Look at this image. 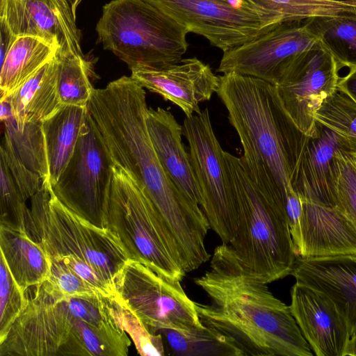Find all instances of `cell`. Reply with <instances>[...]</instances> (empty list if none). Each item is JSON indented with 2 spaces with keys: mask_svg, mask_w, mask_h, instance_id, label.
I'll return each instance as SVG.
<instances>
[{
  "mask_svg": "<svg viewBox=\"0 0 356 356\" xmlns=\"http://www.w3.org/2000/svg\"><path fill=\"white\" fill-rule=\"evenodd\" d=\"M50 261L51 273L49 278L64 294L77 298L105 297L63 263L54 260Z\"/></svg>",
  "mask_w": 356,
  "mask_h": 356,
  "instance_id": "obj_37",
  "label": "cell"
},
{
  "mask_svg": "<svg viewBox=\"0 0 356 356\" xmlns=\"http://www.w3.org/2000/svg\"><path fill=\"white\" fill-rule=\"evenodd\" d=\"M58 50L33 36H18L13 43L0 72L1 95L11 94L44 64Z\"/></svg>",
  "mask_w": 356,
  "mask_h": 356,
  "instance_id": "obj_25",
  "label": "cell"
},
{
  "mask_svg": "<svg viewBox=\"0 0 356 356\" xmlns=\"http://www.w3.org/2000/svg\"><path fill=\"white\" fill-rule=\"evenodd\" d=\"M275 15L281 22L322 16L356 14V3L339 0H249Z\"/></svg>",
  "mask_w": 356,
  "mask_h": 356,
  "instance_id": "obj_31",
  "label": "cell"
},
{
  "mask_svg": "<svg viewBox=\"0 0 356 356\" xmlns=\"http://www.w3.org/2000/svg\"><path fill=\"white\" fill-rule=\"evenodd\" d=\"M194 281L211 300L195 302L200 321L230 339L243 356L314 355L290 307L229 244L216 248L209 270Z\"/></svg>",
  "mask_w": 356,
  "mask_h": 356,
  "instance_id": "obj_2",
  "label": "cell"
},
{
  "mask_svg": "<svg viewBox=\"0 0 356 356\" xmlns=\"http://www.w3.org/2000/svg\"><path fill=\"white\" fill-rule=\"evenodd\" d=\"M219 80L216 93L238 136L245 168L267 199L286 209L307 136L286 112L275 86L235 72Z\"/></svg>",
  "mask_w": 356,
  "mask_h": 356,
  "instance_id": "obj_3",
  "label": "cell"
},
{
  "mask_svg": "<svg viewBox=\"0 0 356 356\" xmlns=\"http://www.w3.org/2000/svg\"><path fill=\"white\" fill-rule=\"evenodd\" d=\"M340 69L319 41L295 58L275 86L286 112L305 136L318 134L315 115L336 90Z\"/></svg>",
  "mask_w": 356,
  "mask_h": 356,
  "instance_id": "obj_13",
  "label": "cell"
},
{
  "mask_svg": "<svg viewBox=\"0 0 356 356\" xmlns=\"http://www.w3.org/2000/svg\"><path fill=\"white\" fill-rule=\"evenodd\" d=\"M115 290L117 296L152 333L203 325L195 302L186 295L181 282L168 279L141 262L128 259Z\"/></svg>",
  "mask_w": 356,
  "mask_h": 356,
  "instance_id": "obj_11",
  "label": "cell"
},
{
  "mask_svg": "<svg viewBox=\"0 0 356 356\" xmlns=\"http://www.w3.org/2000/svg\"><path fill=\"white\" fill-rule=\"evenodd\" d=\"M291 275L330 298L346 321L350 337L356 332L355 255L297 257Z\"/></svg>",
  "mask_w": 356,
  "mask_h": 356,
  "instance_id": "obj_18",
  "label": "cell"
},
{
  "mask_svg": "<svg viewBox=\"0 0 356 356\" xmlns=\"http://www.w3.org/2000/svg\"><path fill=\"white\" fill-rule=\"evenodd\" d=\"M318 42L304 20L282 22L223 52L217 72L253 76L276 86L295 58Z\"/></svg>",
  "mask_w": 356,
  "mask_h": 356,
  "instance_id": "obj_14",
  "label": "cell"
},
{
  "mask_svg": "<svg viewBox=\"0 0 356 356\" xmlns=\"http://www.w3.org/2000/svg\"><path fill=\"white\" fill-rule=\"evenodd\" d=\"M88 111L115 163L124 169L151 200L176 244L199 238L209 221L200 206L179 190L165 173L149 138L146 93L131 76L94 89Z\"/></svg>",
  "mask_w": 356,
  "mask_h": 356,
  "instance_id": "obj_1",
  "label": "cell"
},
{
  "mask_svg": "<svg viewBox=\"0 0 356 356\" xmlns=\"http://www.w3.org/2000/svg\"><path fill=\"white\" fill-rule=\"evenodd\" d=\"M27 304L0 341V356L71 355L65 295L48 278L25 291Z\"/></svg>",
  "mask_w": 356,
  "mask_h": 356,
  "instance_id": "obj_12",
  "label": "cell"
},
{
  "mask_svg": "<svg viewBox=\"0 0 356 356\" xmlns=\"http://www.w3.org/2000/svg\"><path fill=\"white\" fill-rule=\"evenodd\" d=\"M106 300L114 318L133 340L138 354L144 356L165 355L161 333H152L117 295Z\"/></svg>",
  "mask_w": 356,
  "mask_h": 356,
  "instance_id": "obj_33",
  "label": "cell"
},
{
  "mask_svg": "<svg viewBox=\"0 0 356 356\" xmlns=\"http://www.w3.org/2000/svg\"><path fill=\"white\" fill-rule=\"evenodd\" d=\"M225 156L238 205V229L229 245L268 284L291 275L297 255L286 209L259 191L241 158Z\"/></svg>",
  "mask_w": 356,
  "mask_h": 356,
  "instance_id": "obj_5",
  "label": "cell"
},
{
  "mask_svg": "<svg viewBox=\"0 0 356 356\" xmlns=\"http://www.w3.org/2000/svg\"><path fill=\"white\" fill-rule=\"evenodd\" d=\"M338 86L344 88L356 99V65L349 68L345 76H340Z\"/></svg>",
  "mask_w": 356,
  "mask_h": 356,
  "instance_id": "obj_39",
  "label": "cell"
},
{
  "mask_svg": "<svg viewBox=\"0 0 356 356\" xmlns=\"http://www.w3.org/2000/svg\"><path fill=\"white\" fill-rule=\"evenodd\" d=\"M115 163L89 111L70 160L51 186L67 209L97 227L106 229Z\"/></svg>",
  "mask_w": 356,
  "mask_h": 356,
  "instance_id": "obj_9",
  "label": "cell"
},
{
  "mask_svg": "<svg viewBox=\"0 0 356 356\" xmlns=\"http://www.w3.org/2000/svg\"><path fill=\"white\" fill-rule=\"evenodd\" d=\"M63 3L70 6L67 0H60ZM71 7V6H70Z\"/></svg>",
  "mask_w": 356,
  "mask_h": 356,
  "instance_id": "obj_42",
  "label": "cell"
},
{
  "mask_svg": "<svg viewBox=\"0 0 356 356\" xmlns=\"http://www.w3.org/2000/svg\"><path fill=\"white\" fill-rule=\"evenodd\" d=\"M0 341L27 304L25 293L11 275L4 257L0 256Z\"/></svg>",
  "mask_w": 356,
  "mask_h": 356,
  "instance_id": "obj_35",
  "label": "cell"
},
{
  "mask_svg": "<svg viewBox=\"0 0 356 356\" xmlns=\"http://www.w3.org/2000/svg\"><path fill=\"white\" fill-rule=\"evenodd\" d=\"M315 120L334 131L346 149L356 152V99L338 86L316 112Z\"/></svg>",
  "mask_w": 356,
  "mask_h": 356,
  "instance_id": "obj_30",
  "label": "cell"
},
{
  "mask_svg": "<svg viewBox=\"0 0 356 356\" xmlns=\"http://www.w3.org/2000/svg\"><path fill=\"white\" fill-rule=\"evenodd\" d=\"M332 184L334 207L356 229V152L339 149L335 152Z\"/></svg>",
  "mask_w": 356,
  "mask_h": 356,
  "instance_id": "obj_32",
  "label": "cell"
},
{
  "mask_svg": "<svg viewBox=\"0 0 356 356\" xmlns=\"http://www.w3.org/2000/svg\"><path fill=\"white\" fill-rule=\"evenodd\" d=\"M304 21L340 68L356 65V14L314 17Z\"/></svg>",
  "mask_w": 356,
  "mask_h": 356,
  "instance_id": "obj_26",
  "label": "cell"
},
{
  "mask_svg": "<svg viewBox=\"0 0 356 356\" xmlns=\"http://www.w3.org/2000/svg\"><path fill=\"white\" fill-rule=\"evenodd\" d=\"M106 225L122 243L129 259L181 282L186 273L175 243L146 193L118 165L113 167Z\"/></svg>",
  "mask_w": 356,
  "mask_h": 356,
  "instance_id": "obj_7",
  "label": "cell"
},
{
  "mask_svg": "<svg viewBox=\"0 0 356 356\" xmlns=\"http://www.w3.org/2000/svg\"><path fill=\"white\" fill-rule=\"evenodd\" d=\"M141 87L179 106L186 117L201 113L200 104L218 91L220 80L209 65L195 57L159 68L131 70Z\"/></svg>",
  "mask_w": 356,
  "mask_h": 356,
  "instance_id": "obj_16",
  "label": "cell"
},
{
  "mask_svg": "<svg viewBox=\"0 0 356 356\" xmlns=\"http://www.w3.org/2000/svg\"><path fill=\"white\" fill-rule=\"evenodd\" d=\"M302 204L297 257L356 256V229L341 211L305 200Z\"/></svg>",
  "mask_w": 356,
  "mask_h": 356,
  "instance_id": "obj_19",
  "label": "cell"
},
{
  "mask_svg": "<svg viewBox=\"0 0 356 356\" xmlns=\"http://www.w3.org/2000/svg\"><path fill=\"white\" fill-rule=\"evenodd\" d=\"M223 52L267 33L280 19L249 0H143Z\"/></svg>",
  "mask_w": 356,
  "mask_h": 356,
  "instance_id": "obj_10",
  "label": "cell"
},
{
  "mask_svg": "<svg viewBox=\"0 0 356 356\" xmlns=\"http://www.w3.org/2000/svg\"><path fill=\"white\" fill-rule=\"evenodd\" d=\"M88 107L62 105L42 122L49 170V183L56 184L75 149Z\"/></svg>",
  "mask_w": 356,
  "mask_h": 356,
  "instance_id": "obj_24",
  "label": "cell"
},
{
  "mask_svg": "<svg viewBox=\"0 0 356 356\" xmlns=\"http://www.w3.org/2000/svg\"><path fill=\"white\" fill-rule=\"evenodd\" d=\"M26 201L6 164L0 159V225L27 231L29 208Z\"/></svg>",
  "mask_w": 356,
  "mask_h": 356,
  "instance_id": "obj_34",
  "label": "cell"
},
{
  "mask_svg": "<svg viewBox=\"0 0 356 356\" xmlns=\"http://www.w3.org/2000/svg\"><path fill=\"white\" fill-rule=\"evenodd\" d=\"M339 149L347 150L341 138L318 123L316 136L306 139L293 181L302 200L335 207L332 177L334 154Z\"/></svg>",
  "mask_w": 356,
  "mask_h": 356,
  "instance_id": "obj_20",
  "label": "cell"
},
{
  "mask_svg": "<svg viewBox=\"0 0 356 356\" xmlns=\"http://www.w3.org/2000/svg\"><path fill=\"white\" fill-rule=\"evenodd\" d=\"M173 355L180 356H243L240 348L218 331L203 325L188 330L160 331Z\"/></svg>",
  "mask_w": 356,
  "mask_h": 356,
  "instance_id": "obj_27",
  "label": "cell"
},
{
  "mask_svg": "<svg viewBox=\"0 0 356 356\" xmlns=\"http://www.w3.org/2000/svg\"><path fill=\"white\" fill-rule=\"evenodd\" d=\"M145 121L152 145L165 173L179 190L201 207L200 189L189 152L182 141L183 126L170 111L161 107L148 108Z\"/></svg>",
  "mask_w": 356,
  "mask_h": 356,
  "instance_id": "obj_21",
  "label": "cell"
},
{
  "mask_svg": "<svg viewBox=\"0 0 356 356\" xmlns=\"http://www.w3.org/2000/svg\"><path fill=\"white\" fill-rule=\"evenodd\" d=\"M0 248L13 279L24 293L49 277L50 259L27 231L1 225Z\"/></svg>",
  "mask_w": 356,
  "mask_h": 356,
  "instance_id": "obj_23",
  "label": "cell"
},
{
  "mask_svg": "<svg viewBox=\"0 0 356 356\" xmlns=\"http://www.w3.org/2000/svg\"><path fill=\"white\" fill-rule=\"evenodd\" d=\"M0 159L6 164L26 200L31 199L40 188L42 178L23 162L4 136L0 147Z\"/></svg>",
  "mask_w": 356,
  "mask_h": 356,
  "instance_id": "obj_36",
  "label": "cell"
},
{
  "mask_svg": "<svg viewBox=\"0 0 356 356\" xmlns=\"http://www.w3.org/2000/svg\"><path fill=\"white\" fill-rule=\"evenodd\" d=\"M182 126L202 195L201 208L222 243L229 244L238 229V200L225 151L215 135L208 108L186 116Z\"/></svg>",
  "mask_w": 356,
  "mask_h": 356,
  "instance_id": "obj_8",
  "label": "cell"
},
{
  "mask_svg": "<svg viewBox=\"0 0 356 356\" xmlns=\"http://www.w3.org/2000/svg\"><path fill=\"white\" fill-rule=\"evenodd\" d=\"M4 137L15 152L43 181L49 182V170L42 122H28L19 125L13 113L4 120Z\"/></svg>",
  "mask_w": 356,
  "mask_h": 356,
  "instance_id": "obj_28",
  "label": "cell"
},
{
  "mask_svg": "<svg viewBox=\"0 0 356 356\" xmlns=\"http://www.w3.org/2000/svg\"><path fill=\"white\" fill-rule=\"evenodd\" d=\"M0 65H1L10 47L17 38L13 34L6 19L2 17H0Z\"/></svg>",
  "mask_w": 356,
  "mask_h": 356,
  "instance_id": "obj_38",
  "label": "cell"
},
{
  "mask_svg": "<svg viewBox=\"0 0 356 356\" xmlns=\"http://www.w3.org/2000/svg\"><path fill=\"white\" fill-rule=\"evenodd\" d=\"M343 356H356V332L350 337Z\"/></svg>",
  "mask_w": 356,
  "mask_h": 356,
  "instance_id": "obj_40",
  "label": "cell"
},
{
  "mask_svg": "<svg viewBox=\"0 0 356 356\" xmlns=\"http://www.w3.org/2000/svg\"><path fill=\"white\" fill-rule=\"evenodd\" d=\"M57 76L56 54L18 88L5 96L19 125L42 122L60 109L63 104L58 94Z\"/></svg>",
  "mask_w": 356,
  "mask_h": 356,
  "instance_id": "obj_22",
  "label": "cell"
},
{
  "mask_svg": "<svg viewBox=\"0 0 356 356\" xmlns=\"http://www.w3.org/2000/svg\"><path fill=\"white\" fill-rule=\"evenodd\" d=\"M30 200L26 230L49 259L63 263L105 297L115 296V282L129 259L120 239L64 206L49 181Z\"/></svg>",
  "mask_w": 356,
  "mask_h": 356,
  "instance_id": "obj_4",
  "label": "cell"
},
{
  "mask_svg": "<svg viewBox=\"0 0 356 356\" xmlns=\"http://www.w3.org/2000/svg\"><path fill=\"white\" fill-rule=\"evenodd\" d=\"M57 90L63 105L86 107L95 89L90 80V67L84 57L67 51L56 53Z\"/></svg>",
  "mask_w": 356,
  "mask_h": 356,
  "instance_id": "obj_29",
  "label": "cell"
},
{
  "mask_svg": "<svg viewBox=\"0 0 356 356\" xmlns=\"http://www.w3.org/2000/svg\"><path fill=\"white\" fill-rule=\"evenodd\" d=\"M0 17L15 35L43 40L58 52L83 54L70 6L60 0H1Z\"/></svg>",
  "mask_w": 356,
  "mask_h": 356,
  "instance_id": "obj_15",
  "label": "cell"
},
{
  "mask_svg": "<svg viewBox=\"0 0 356 356\" xmlns=\"http://www.w3.org/2000/svg\"><path fill=\"white\" fill-rule=\"evenodd\" d=\"M67 1L71 6L73 15L76 18V8L82 0H67Z\"/></svg>",
  "mask_w": 356,
  "mask_h": 356,
  "instance_id": "obj_41",
  "label": "cell"
},
{
  "mask_svg": "<svg viewBox=\"0 0 356 356\" xmlns=\"http://www.w3.org/2000/svg\"><path fill=\"white\" fill-rule=\"evenodd\" d=\"M96 31L103 47L131 71L176 63L188 47V30L143 0L105 4Z\"/></svg>",
  "mask_w": 356,
  "mask_h": 356,
  "instance_id": "obj_6",
  "label": "cell"
},
{
  "mask_svg": "<svg viewBox=\"0 0 356 356\" xmlns=\"http://www.w3.org/2000/svg\"><path fill=\"white\" fill-rule=\"evenodd\" d=\"M291 299V312L314 355L343 356L350 334L346 321L331 300L296 282Z\"/></svg>",
  "mask_w": 356,
  "mask_h": 356,
  "instance_id": "obj_17",
  "label": "cell"
}]
</instances>
